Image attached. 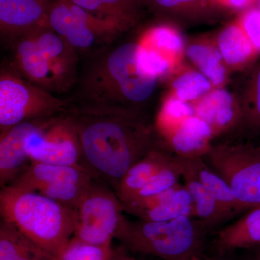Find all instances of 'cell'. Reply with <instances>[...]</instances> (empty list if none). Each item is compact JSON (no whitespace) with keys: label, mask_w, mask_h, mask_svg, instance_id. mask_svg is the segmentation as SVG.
Wrapping results in <instances>:
<instances>
[{"label":"cell","mask_w":260,"mask_h":260,"mask_svg":"<svg viewBox=\"0 0 260 260\" xmlns=\"http://www.w3.org/2000/svg\"><path fill=\"white\" fill-rule=\"evenodd\" d=\"M124 211L148 221H166L180 218H194V205L190 193L180 183L165 192L126 205Z\"/></svg>","instance_id":"5bb4252c"},{"label":"cell","mask_w":260,"mask_h":260,"mask_svg":"<svg viewBox=\"0 0 260 260\" xmlns=\"http://www.w3.org/2000/svg\"><path fill=\"white\" fill-rule=\"evenodd\" d=\"M27 152L30 161L84 168L78 133L67 112L53 116L34 133L27 141Z\"/></svg>","instance_id":"8fae6325"},{"label":"cell","mask_w":260,"mask_h":260,"mask_svg":"<svg viewBox=\"0 0 260 260\" xmlns=\"http://www.w3.org/2000/svg\"><path fill=\"white\" fill-rule=\"evenodd\" d=\"M225 8L245 10L256 4V0H217Z\"/></svg>","instance_id":"836d02e7"},{"label":"cell","mask_w":260,"mask_h":260,"mask_svg":"<svg viewBox=\"0 0 260 260\" xmlns=\"http://www.w3.org/2000/svg\"><path fill=\"white\" fill-rule=\"evenodd\" d=\"M194 115L208 124L214 137L239 129L242 109L237 95L224 88H214L193 104Z\"/></svg>","instance_id":"9a60e30c"},{"label":"cell","mask_w":260,"mask_h":260,"mask_svg":"<svg viewBox=\"0 0 260 260\" xmlns=\"http://www.w3.org/2000/svg\"><path fill=\"white\" fill-rule=\"evenodd\" d=\"M186 169L218 200L232 218L244 211L227 181L207 165L204 158L186 159Z\"/></svg>","instance_id":"cb8c5ba5"},{"label":"cell","mask_w":260,"mask_h":260,"mask_svg":"<svg viewBox=\"0 0 260 260\" xmlns=\"http://www.w3.org/2000/svg\"><path fill=\"white\" fill-rule=\"evenodd\" d=\"M260 245V206L216 233L213 246L218 254Z\"/></svg>","instance_id":"ac0fdd59"},{"label":"cell","mask_w":260,"mask_h":260,"mask_svg":"<svg viewBox=\"0 0 260 260\" xmlns=\"http://www.w3.org/2000/svg\"><path fill=\"white\" fill-rule=\"evenodd\" d=\"M54 258L14 225L1 220L0 260H51Z\"/></svg>","instance_id":"d4e9b609"},{"label":"cell","mask_w":260,"mask_h":260,"mask_svg":"<svg viewBox=\"0 0 260 260\" xmlns=\"http://www.w3.org/2000/svg\"><path fill=\"white\" fill-rule=\"evenodd\" d=\"M74 237L96 245L111 246L124 215V206L115 191L94 179L73 209Z\"/></svg>","instance_id":"ba28073f"},{"label":"cell","mask_w":260,"mask_h":260,"mask_svg":"<svg viewBox=\"0 0 260 260\" xmlns=\"http://www.w3.org/2000/svg\"><path fill=\"white\" fill-rule=\"evenodd\" d=\"M182 179L184 185L192 198L194 218L204 225L208 232H213L214 229L232 218L218 200L187 170L186 162V170Z\"/></svg>","instance_id":"7402d4cb"},{"label":"cell","mask_w":260,"mask_h":260,"mask_svg":"<svg viewBox=\"0 0 260 260\" xmlns=\"http://www.w3.org/2000/svg\"><path fill=\"white\" fill-rule=\"evenodd\" d=\"M200 260H234L232 259H229L228 257L227 254H218L216 256H208L201 254L200 256Z\"/></svg>","instance_id":"d590c367"},{"label":"cell","mask_w":260,"mask_h":260,"mask_svg":"<svg viewBox=\"0 0 260 260\" xmlns=\"http://www.w3.org/2000/svg\"><path fill=\"white\" fill-rule=\"evenodd\" d=\"M186 158L174 155V158L167 165L162 168L148 184H145L133 200L126 205L139 203L143 200L153 198L165 192L179 184L186 170Z\"/></svg>","instance_id":"83f0119b"},{"label":"cell","mask_w":260,"mask_h":260,"mask_svg":"<svg viewBox=\"0 0 260 260\" xmlns=\"http://www.w3.org/2000/svg\"><path fill=\"white\" fill-rule=\"evenodd\" d=\"M94 179L83 167L31 161L8 186L39 193L73 210Z\"/></svg>","instance_id":"30bf717a"},{"label":"cell","mask_w":260,"mask_h":260,"mask_svg":"<svg viewBox=\"0 0 260 260\" xmlns=\"http://www.w3.org/2000/svg\"><path fill=\"white\" fill-rule=\"evenodd\" d=\"M203 158L227 181L244 211L260 206V145H213Z\"/></svg>","instance_id":"52a82bcc"},{"label":"cell","mask_w":260,"mask_h":260,"mask_svg":"<svg viewBox=\"0 0 260 260\" xmlns=\"http://www.w3.org/2000/svg\"><path fill=\"white\" fill-rule=\"evenodd\" d=\"M138 44V59L143 69L149 74L160 79L175 69V65L161 53L140 42Z\"/></svg>","instance_id":"1f68e13d"},{"label":"cell","mask_w":260,"mask_h":260,"mask_svg":"<svg viewBox=\"0 0 260 260\" xmlns=\"http://www.w3.org/2000/svg\"><path fill=\"white\" fill-rule=\"evenodd\" d=\"M51 0H0V31L10 42L47 25Z\"/></svg>","instance_id":"4fadbf2b"},{"label":"cell","mask_w":260,"mask_h":260,"mask_svg":"<svg viewBox=\"0 0 260 260\" xmlns=\"http://www.w3.org/2000/svg\"><path fill=\"white\" fill-rule=\"evenodd\" d=\"M67 114L78 133L84 168L115 192L130 168L161 145L139 111L75 103Z\"/></svg>","instance_id":"6da1fadb"},{"label":"cell","mask_w":260,"mask_h":260,"mask_svg":"<svg viewBox=\"0 0 260 260\" xmlns=\"http://www.w3.org/2000/svg\"><path fill=\"white\" fill-rule=\"evenodd\" d=\"M200 256H191V257L188 258V259H184V260H200Z\"/></svg>","instance_id":"74e56055"},{"label":"cell","mask_w":260,"mask_h":260,"mask_svg":"<svg viewBox=\"0 0 260 260\" xmlns=\"http://www.w3.org/2000/svg\"><path fill=\"white\" fill-rule=\"evenodd\" d=\"M255 5L260 9V0H256Z\"/></svg>","instance_id":"f35d334b"},{"label":"cell","mask_w":260,"mask_h":260,"mask_svg":"<svg viewBox=\"0 0 260 260\" xmlns=\"http://www.w3.org/2000/svg\"><path fill=\"white\" fill-rule=\"evenodd\" d=\"M237 23L254 49L260 53V9L254 5L244 10Z\"/></svg>","instance_id":"d6a6232c"},{"label":"cell","mask_w":260,"mask_h":260,"mask_svg":"<svg viewBox=\"0 0 260 260\" xmlns=\"http://www.w3.org/2000/svg\"><path fill=\"white\" fill-rule=\"evenodd\" d=\"M52 117L23 121L1 134L0 185L2 188L9 185L31 162L27 152V141Z\"/></svg>","instance_id":"7c38bea8"},{"label":"cell","mask_w":260,"mask_h":260,"mask_svg":"<svg viewBox=\"0 0 260 260\" xmlns=\"http://www.w3.org/2000/svg\"><path fill=\"white\" fill-rule=\"evenodd\" d=\"M113 251L111 246L96 245L73 236L61 251L59 260H111Z\"/></svg>","instance_id":"4dcf8cb0"},{"label":"cell","mask_w":260,"mask_h":260,"mask_svg":"<svg viewBox=\"0 0 260 260\" xmlns=\"http://www.w3.org/2000/svg\"><path fill=\"white\" fill-rule=\"evenodd\" d=\"M139 42L161 53L176 67L185 55V41L177 29L171 25L154 27L147 31Z\"/></svg>","instance_id":"4316f807"},{"label":"cell","mask_w":260,"mask_h":260,"mask_svg":"<svg viewBox=\"0 0 260 260\" xmlns=\"http://www.w3.org/2000/svg\"><path fill=\"white\" fill-rule=\"evenodd\" d=\"M215 44L229 70L247 68L255 62L259 54L237 22L227 25L219 32Z\"/></svg>","instance_id":"ffe728a7"},{"label":"cell","mask_w":260,"mask_h":260,"mask_svg":"<svg viewBox=\"0 0 260 260\" xmlns=\"http://www.w3.org/2000/svg\"><path fill=\"white\" fill-rule=\"evenodd\" d=\"M51 260H59V259H57V258H54V259H51Z\"/></svg>","instance_id":"ab89813d"},{"label":"cell","mask_w":260,"mask_h":260,"mask_svg":"<svg viewBox=\"0 0 260 260\" xmlns=\"http://www.w3.org/2000/svg\"><path fill=\"white\" fill-rule=\"evenodd\" d=\"M111 260H136L128 255L124 250L114 251L112 259Z\"/></svg>","instance_id":"e575fe53"},{"label":"cell","mask_w":260,"mask_h":260,"mask_svg":"<svg viewBox=\"0 0 260 260\" xmlns=\"http://www.w3.org/2000/svg\"><path fill=\"white\" fill-rule=\"evenodd\" d=\"M2 220L57 258L75 232L73 210L39 193L12 186L0 191Z\"/></svg>","instance_id":"277c9868"},{"label":"cell","mask_w":260,"mask_h":260,"mask_svg":"<svg viewBox=\"0 0 260 260\" xmlns=\"http://www.w3.org/2000/svg\"><path fill=\"white\" fill-rule=\"evenodd\" d=\"M47 25L77 51L108 45L128 31L121 24L92 14L70 0H51Z\"/></svg>","instance_id":"9c48e42d"},{"label":"cell","mask_w":260,"mask_h":260,"mask_svg":"<svg viewBox=\"0 0 260 260\" xmlns=\"http://www.w3.org/2000/svg\"><path fill=\"white\" fill-rule=\"evenodd\" d=\"M174 154L162 145H159L134 164L123 178L116 193L123 205L129 203L154 176L167 165Z\"/></svg>","instance_id":"d6986e66"},{"label":"cell","mask_w":260,"mask_h":260,"mask_svg":"<svg viewBox=\"0 0 260 260\" xmlns=\"http://www.w3.org/2000/svg\"><path fill=\"white\" fill-rule=\"evenodd\" d=\"M208 233L199 220L190 217L134 222L124 217L115 238L133 252L164 260H184L203 254Z\"/></svg>","instance_id":"5b68a950"},{"label":"cell","mask_w":260,"mask_h":260,"mask_svg":"<svg viewBox=\"0 0 260 260\" xmlns=\"http://www.w3.org/2000/svg\"><path fill=\"white\" fill-rule=\"evenodd\" d=\"M11 44L10 66L36 86L50 93H62L78 83V51L47 25Z\"/></svg>","instance_id":"3957f363"},{"label":"cell","mask_w":260,"mask_h":260,"mask_svg":"<svg viewBox=\"0 0 260 260\" xmlns=\"http://www.w3.org/2000/svg\"><path fill=\"white\" fill-rule=\"evenodd\" d=\"M214 135L208 124L195 115L189 116L169 134L159 138L169 151L181 158H203L212 147Z\"/></svg>","instance_id":"2e32d148"},{"label":"cell","mask_w":260,"mask_h":260,"mask_svg":"<svg viewBox=\"0 0 260 260\" xmlns=\"http://www.w3.org/2000/svg\"><path fill=\"white\" fill-rule=\"evenodd\" d=\"M251 254L249 260H260V245L249 249Z\"/></svg>","instance_id":"8d00e7d4"},{"label":"cell","mask_w":260,"mask_h":260,"mask_svg":"<svg viewBox=\"0 0 260 260\" xmlns=\"http://www.w3.org/2000/svg\"><path fill=\"white\" fill-rule=\"evenodd\" d=\"M194 115L193 104L181 101L172 93H169L164 99L157 117L155 129L158 138L169 134L183 121Z\"/></svg>","instance_id":"f546056e"},{"label":"cell","mask_w":260,"mask_h":260,"mask_svg":"<svg viewBox=\"0 0 260 260\" xmlns=\"http://www.w3.org/2000/svg\"><path fill=\"white\" fill-rule=\"evenodd\" d=\"M242 109L239 132L260 134V60L251 65L242 91L237 93Z\"/></svg>","instance_id":"484cf974"},{"label":"cell","mask_w":260,"mask_h":260,"mask_svg":"<svg viewBox=\"0 0 260 260\" xmlns=\"http://www.w3.org/2000/svg\"><path fill=\"white\" fill-rule=\"evenodd\" d=\"M185 56L210 80L214 88H223L229 70L215 43L208 40L191 42L186 46Z\"/></svg>","instance_id":"603a6c76"},{"label":"cell","mask_w":260,"mask_h":260,"mask_svg":"<svg viewBox=\"0 0 260 260\" xmlns=\"http://www.w3.org/2000/svg\"><path fill=\"white\" fill-rule=\"evenodd\" d=\"M100 18L114 20L128 30L134 28L144 15L143 0H70Z\"/></svg>","instance_id":"44dd1931"},{"label":"cell","mask_w":260,"mask_h":260,"mask_svg":"<svg viewBox=\"0 0 260 260\" xmlns=\"http://www.w3.org/2000/svg\"><path fill=\"white\" fill-rule=\"evenodd\" d=\"M155 15L181 23H202L218 16L224 9L217 0H143Z\"/></svg>","instance_id":"e0dca14e"},{"label":"cell","mask_w":260,"mask_h":260,"mask_svg":"<svg viewBox=\"0 0 260 260\" xmlns=\"http://www.w3.org/2000/svg\"><path fill=\"white\" fill-rule=\"evenodd\" d=\"M172 93L184 102L194 103L209 93L214 88L209 80L198 70H186L173 80Z\"/></svg>","instance_id":"f1b7e54d"},{"label":"cell","mask_w":260,"mask_h":260,"mask_svg":"<svg viewBox=\"0 0 260 260\" xmlns=\"http://www.w3.org/2000/svg\"><path fill=\"white\" fill-rule=\"evenodd\" d=\"M138 49V42H126L95 56L80 77L78 104L142 112L159 78L143 69Z\"/></svg>","instance_id":"7a4b0ae2"},{"label":"cell","mask_w":260,"mask_h":260,"mask_svg":"<svg viewBox=\"0 0 260 260\" xmlns=\"http://www.w3.org/2000/svg\"><path fill=\"white\" fill-rule=\"evenodd\" d=\"M75 99L54 96L36 86L13 70L2 68L0 74L1 134L19 123L61 115L70 110Z\"/></svg>","instance_id":"8992f818"}]
</instances>
